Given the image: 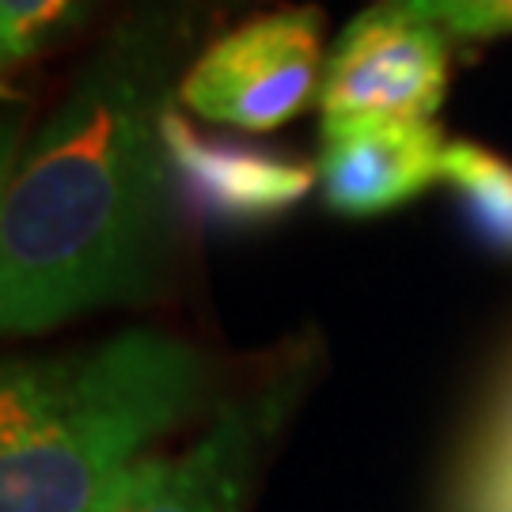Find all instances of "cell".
<instances>
[{
    "label": "cell",
    "instance_id": "obj_10",
    "mask_svg": "<svg viewBox=\"0 0 512 512\" xmlns=\"http://www.w3.org/2000/svg\"><path fill=\"white\" fill-rule=\"evenodd\" d=\"M467 512H512V376L471 467Z\"/></svg>",
    "mask_w": 512,
    "mask_h": 512
},
{
    "label": "cell",
    "instance_id": "obj_8",
    "mask_svg": "<svg viewBox=\"0 0 512 512\" xmlns=\"http://www.w3.org/2000/svg\"><path fill=\"white\" fill-rule=\"evenodd\" d=\"M440 179L452 186L459 213L478 243L512 258V164L475 141H448Z\"/></svg>",
    "mask_w": 512,
    "mask_h": 512
},
{
    "label": "cell",
    "instance_id": "obj_9",
    "mask_svg": "<svg viewBox=\"0 0 512 512\" xmlns=\"http://www.w3.org/2000/svg\"><path fill=\"white\" fill-rule=\"evenodd\" d=\"M95 0H0V57L4 73L54 54L88 19Z\"/></svg>",
    "mask_w": 512,
    "mask_h": 512
},
{
    "label": "cell",
    "instance_id": "obj_6",
    "mask_svg": "<svg viewBox=\"0 0 512 512\" xmlns=\"http://www.w3.org/2000/svg\"><path fill=\"white\" fill-rule=\"evenodd\" d=\"M323 198L342 217H380L440 179L444 137L433 122H372L323 129Z\"/></svg>",
    "mask_w": 512,
    "mask_h": 512
},
{
    "label": "cell",
    "instance_id": "obj_1",
    "mask_svg": "<svg viewBox=\"0 0 512 512\" xmlns=\"http://www.w3.org/2000/svg\"><path fill=\"white\" fill-rule=\"evenodd\" d=\"M171 57L164 23L118 27L27 145L0 209L8 334L141 300L156 281L175 190L160 137Z\"/></svg>",
    "mask_w": 512,
    "mask_h": 512
},
{
    "label": "cell",
    "instance_id": "obj_7",
    "mask_svg": "<svg viewBox=\"0 0 512 512\" xmlns=\"http://www.w3.org/2000/svg\"><path fill=\"white\" fill-rule=\"evenodd\" d=\"M258 410L224 406L183 456H152L122 512H243L258 456Z\"/></svg>",
    "mask_w": 512,
    "mask_h": 512
},
{
    "label": "cell",
    "instance_id": "obj_3",
    "mask_svg": "<svg viewBox=\"0 0 512 512\" xmlns=\"http://www.w3.org/2000/svg\"><path fill=\"white\" fill-rule=\"evenodd\" d=\"M323 69V12L281 8L209 42L179 80V103L205 122L266 133L319 99Z\"/></svg>",
    "mask_w": 512,
    "mask_h": 512
},
{
    "label": "cell",
    "instance_id": "obj_4",
    "mask_svg": "<svg viewBox=\"0 0 512 512\" xmlns=\"http://www.w3.org/2000/svg\"><path fill=\"white\" fill-rule=\"evenodd\" d=\"M448 92V35L376 0L342 27L323 69V129L433 122Z\"/></svg>",
    "mask_w": 512,
    "mask_h": 512
},
{
    "label": "cell",
    "instance_id": "obj_2",
    "mask_svg": "<svg viewBox=\"0 0 512 512\" xmlns=\"http://www.w3.org/2000/svg\"><path fill=\"white\" fill-rule=\"evenodd\" d=\"M202 384L198 349L160 330L8 365L0 512H122L148 448L198 406Z\"/></svg>",
    "mask_w": 512,
    "mask_h": 512
},
{
    "label": "cell",
    "instance_id": "obj_5",
    "mask_svg": "<svg viewBox=\"0 0 512 512\" xmlns=\"http://www.w3.org/2000/svg\"><path fill=\"white\" fill-rule=\"evenodd\" d=\"M171 186L198 217L217 224H266L308 198L315 167L274 148L209 137L175 103L160 118Z\"/></svg>",
    "mask_w": 512,
    "mask_h": 512
},
{
    "label": "cell",
    "instance_id": "obj_11",
    "mask_svg": "<svg viewBox=\"0 0 512 512\" xmlns=\"http://www.w3.org/2000/svg\"><path fill=\"white\" fill-rule=\"evenodd\" d=\"M380 4L425 19L448 38L512 35V0H380Z\"/></svg>",
    "mask_w": 512,
    "mask_h": 512
}]
</instances>
